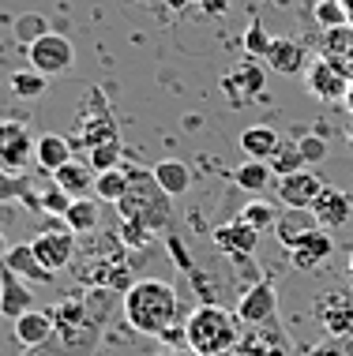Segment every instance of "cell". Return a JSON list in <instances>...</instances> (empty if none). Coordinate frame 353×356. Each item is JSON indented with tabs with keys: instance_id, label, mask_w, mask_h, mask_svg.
Returning <instances> with one entry per match:
<instances>
[{
	"instance_id": "cell-1",
	"label": "cell",
	"mask_w": 353,
	"mask_h": 356,
	"mask_svg": "<svg viewBox=\"0 0 353 356\" xmlns=\"http://www.w3.org/2000/svg\"><path fill=\"white\" fill-rule=\"evenodd\" d=\"M124 319L136 334L147 338H162L166 330H173L180 319V293L162 277H139L124 293Z\"/></svg>"
},
{
	"instance_id": "cell-2",
	"label": "cell",
	"mask_w": 353,
	"mask_h": 356,
	"mask_svg": "<svg viewBox=\"0 0 353 356\" xmlns=\"http://www.w3.org/2000/svg\"><path fill=\"white\" fill-rule=\"evenodd\" d=\"M117 214H120V221H132V225L147 229L150 236L173 233V203H169V195L158 188L155 172L128 169V191H124V199L117 203Z\"/></svg>"
},
{
	"instance_id": "cell-3",
	"label": "cell",
	"mask_w": 353,
	"mask_h": 356,
	"mask_svg": "<svg viewBox=\"0 0 353 356\" xmlns=\"http://www.w3.org/2000/svg\"><path fill=\"white\" fill-rule=\"evenodd\" d=\"M241 319L222 304H199L185 319V349L196 356H222L241 341Z\"/></svg>"
},
{
	"instance_id": "cell-4",
	"label": "cell",
	"mask_w": 353,
	"mask_h": 356,
	"mask_svg": "<svg viewBox=\"0 0 353 356\" xmlns=\"http://www.w3.org/2000/svg\"><path fill=\"white\" fill-rule=\"evenodd\" d=\"M102 143H120V131H117V120H113V109L106 102V94L98 86H91L87 98L79 105V147H102Z\"/></svg>"
},
{
	"instance_id": "cell-5",
	"label": "cell",
	"mask_w": 353,
	"mask_h": 356,
	"mask_svg": "<svg viewBox=\"0 0 353 356\" xmlns=\"http://www.w3.org/2000/svg\"><path fill=\"white\" fill-rule=\"evenodd\" d=\"M38 136L26 128V120H0V172L23 177V169L34 161Z\"/></svg>"
},
{
	"instance_id": "cell-6",
	"label": "cell",
	"mask_w": 353,
	"mask_h": 356,
	"mask_svg": "<svg viewBox=\"0 0 353 356\" xmlns=\"http://www.w3.org/2000/svg\"><path fill=\"white\" fill-rule=\"evenodd\" d=\"M350 72H342L335 60H327V56H316V60L308 64V72H304V86H308V94L323 105H338L346 102L350 94Z\"/></svg>"
},
{
	"instance_id": "cell-7",
	"label": "cell",
	"mask_w": 353,
	"mask_h": 356,
	"mask_svg": "<svg viewBox=\"0 0 353 356\" xmlns=\"http://www.w3.org/2000/svg\"><path fill=\"white\" fill-rule=\"evenodd\" d=\"M312 312H316L320 326L331 338H350L353 334V293L350 289H327V293H320Z\"/></svg>"
},
{
	"instance_id": "cell-8",
	"label": "cell",
	"mask_w": 353,
	"mask_h": 356,
	"mask_svg": "<svg viewBox=\"0 0 353 356\" xmlns=\"http://www.w3.org/2000/svg\"><path fill=\"white\" fill-rule=\"evenodd\" d=\"M26 60H31L34 72H42L45 79H49V75H61V72H68L75 64V45L64 34L49 31L45 38H38L31 49H26Z\"/></svg>"
},
{
	"instance_id": "cell-9",
	"label": "cell",
	"mask_w": 353,
	"mask_h": 356,
	"mask_svg": "<svg viewBox=\"0 0 353 356\" xmlns=\"http://www.w3.org/2000/svg\"><path fill=\"white\" fill-rule=\"evenodd\" d=\"M31 248H34L38 263H42L49 274H61L75 263V233L68 225L64 229H42V233L31 240Z\"/></svg>"
},
{
	"instance_id": "cell-10",
	"label": "cell",
	"mask_w": 353,
	"mask_h": 356,
	"mask_svg": "<svg viewBox=\"0 0 353 356\" xmlns=\"http://www.w3.org/2000/svg\"><path fill=\"white\" fill-rule=\"evenodd\" d=\"M237 319H241L248 330L279 319V293H274V285L263 282V277L248 285L241 293V300H237Z\"/></svg>"
},
{
	"instance_id": "cell-11",
	"label": "cell",
	"mask_w": 353,
	"mask_h": 356,
	"mask_svg": "<svg viewBox=\"0 0 353 356\" xmlns=\"http://www.w3.org/2000/svg\"><path fill=\"white\" fill-rule=\"evenodd\" d=\"M222 94L230 98L233 105H252L260 102L267 94V75L260 68V60H252L248 56L244 64H237V68H230L222 75Z\"/></svg>"
},
{
	"instance_id": "cell-12",
	"label": "cell",
	"mask_w": 353,
	"mask_h": 356,
	"mask_svg": "<svg viewBox=\"0 0 353 356\" xmlns=\"http://www.w3.org/2000/svg\"><path fill=\"white\" fill-rule=\"evenodd\" d=\"M327 188L323 180L316 177L312 169H301V172H290V177H279L274 180V191H279V203L285 210H312L316 195Z\"/></svg>"
},
{
	"instance_id": "cell-13",
	"label": "cell",
	"mask_w": 353,
	"mask_h": 356,
	"mask_svg": "<svg viewBox=\"0 0 353 356\" xmlns=\"http://www.w3.org/2000/svg\"><path fill=\"white\" fill-rule=\"evenodd\" d=\"M331 252H335V240H331L327 229L316 225V229H308V233L290 248V266H293V270L312 274V270H320V266L327 263Z\"/></svg>"
},
{
	"instance_id": "cell-14",
	"label": "cell",
	"mask_w": 353,
	"mask_h": 356,
	"mask_svg": "<svg viewBox=\"0 0 353 356\" xmlns=\"http://www.w3.org/2000/svg\"><path fill=\"white\" fill-rule=\"evenodd\" d=\"M308 214H312V221H316L320 229H342L353 218V199L342 188H323Z\"/></svg>"
},
{
	"instance_id": "cell-15",
	"label": "cell",
	"mask_w": 353,
	"mask_h": 356,
	"mask_svg": "<svg viewBox=\"0 0 353 356\" xmlns=\"http://www.w3.org/2000/svg\"><path fill=\"white\" fill-rule=\"evenodd\" d=\"M260 236L263 233H256L252 225H244L241 218H233V221H226V225H218L211 240H214V248L222 255H256V248H260Z\"/></svg>"
},
{
	"instance_id": "cell-16",
	"label": "cell",
	"mask_w": 353,
	"mask_h": 356,
	"mask_svg": "<svg viewBox=\"0 0 353 356\" xmlns=\"http://www.w3.org/2000/svg\"><path fill=\"white\" fill-rule=\"evenodd\" d=\"M263 60H267V68L279 72V75H301V72H308V49H304L301 42H293V38H274Z\"/></svg>"
},
{
	"instance_id": "cell-17",
	"label": "cell",
	"mask_w": 353,
	"mask_h": 356,
	"mask_svg": "<svg viewBox=\"0 0 353 356\" xmlns=\"http://www.w3.org/2000/svg\"><path fill=\"white\" fill-rule=\"evenodd\" d=\"M26 312H34V293L26 289L23 277H15L8 266H0V315H8L15 323Z\"/></svg>"
},
{
	"instance_id": "cell-18",
	"label": "cell",
	"mask_w": 353,
	"mask_h": 356,
	"mask_svg": "<svg viewBox=\"0 0 353 356\" xmlns=\"http://www.w3.org/2000/svg\"><path fill=\"white\" fill-rule=\"evenodd\" d=\"M94 180H98V172H94L91 165H83V161H75V158L53 172V184L61 188L64 195H72V199L94 195Z\"/></svg>"
},
{
	"instance_id": "cell-19",
	"label": "cell",
	"mask_w": 353,
	"mask_h": 356,
	"mask_svg": "<svg viewBox=\"0 0 353 356\" xmlns=\"http://www.w3.org/2000/svg\"><path fill=\"white\" fill-rule=\"evenodd\" d=\"M53 338V315L49 312H26L15 319V341L23 345V349H38V345H45Z\"/></svg>"
},
{
	"instance_id": "cell-20",
	"label": "cell",
	"mask_w": 353,
	"mask_h": 356,
	"mask_svg": "<svg viewBox=\"0 0 353 356\" xmlns=\"http://www.w3.org/2000/svg\"><path fill=\"white\" fill-rule=\"evenodd\" d=\"M0 266H8V270H12L15 277H23V282H53V274L38 263L31 244H12L8 248V259Z\"/></svg>"
},
{
	"instance_id": "cell-21",
	"label": "cell",
	"mask_w": 353,
	"mask_h": 356,
	"mask_svg": "<svg viewBox=\"0 0 353 356\" xmlns=\"http://www.w3.org/2000/svg\"><path fill=\"white\" fill-rule=\"evenodd\" d=\"M34 161H38V169L42 172H53L61 169V165H68L72 161V139H64V136H38V147H34Z\"/></svg>"
},
{
	"instance_id": "cell-22",
	"label": "cell",
	"mask_w": 353,
	"mask_h": 356,
	"mask_svg": "<svg viewBox=\"0 0 353 356\" xmlns=\"http://www.w3.org/2000/svg\"><path fill=\"white\" fill-rule=\"evenodd\" d=\"M241 150H244V158H256V161H271V154L279 150V143L282 136L274 128H267V124H252V128H244L241 131Z\"/></svg>"
},
{
	"instance_id": "cell-23",
	"label": "cell",
	"mask_w": 353,
	"mask_h": 356,
	"mask_svg": "<svg viewBox=\"0 0 353 356\" xmlns=\"http://www.w3.org/2000/svg\"><path fill=\"white\" fill-rule=\"evenodd\" d=\"M155 180H158V188L166 191L169 199H177V195H185L188 188H192V169L185 165V161H173V158H166V161H158L155 169Z\"/></svg>"
},
{
	"instance_id": "cell-24",
	"label": "cell",
	"mask_w": 353,
	"mask_h": 356,
	"mask_svg": "<svg viewBox=\"0 0 353 356\" xmlns=\"http://www.w3.org/2000/svg\"><path fill=\"white\" fill-rule=\"evenodd\" d=\"M353 53V26H335V31H320V56L335 60L346 72V60Z\"/></svg>"
},
{
	"instance_id": "cell-25",
	"label": "cell",
	"mask_w": 353,
	"mask_h": 356,
	"mask_svg": "<svg viewBox=\"0 0 353 356\" xmlns=\"http://www.w3.org/2000/svg\"><path fill=\"white\" fill-rule=\"evenodd\" d=\"M98 221H102V203L94 195L72 199L68 214H64V225H68L72 233H94V229H98Z\"/></svg>"
},
{
	"instance_id": "cell-26",
	"label": "cell",
	"mask_w": 353,
	"mask_h": 356,
	"mask_svg": "<svg viewBox=\"0 0 353 356\" xmlns=\"http://www.w3.org/2000/svg\"><path fill=\"white\" fill-rule=\"evenodd\" d=\"M308 229H316V221H312L308 210H290V214H282L279 221H274V236H279V244L285 248V252H290Z\"/></svg>"
},
{
	"instance_id": "cell-27",
	"label": "cell",
	"mask_w": 353,
	"mask_h": 356,
	"mask_svg": "<svg viewBox=\"0 0 353 356\" xmlns=\"http://www.w3.org/2000/svg\"><path fill=\"white\" fill-rule=\"evenodd\" d=\"M271 180H274L271 165H267V161H256V158H248L244 165L233 169V184L241 188V191H248V195H260Z\"/></svg>"
},
{
	"instance_id": "cell-28",
	"label": "cell",
	"mask_w": 353,
	"mask_h": 356,
	"mask_svg": "<svg viewBox=\"0 0 353 356\" xmlns=\"http://www.w3.org/2000/svg\"><path fill=\"white\" fill-rule=\"evenodd\" d=\"M49 31H53V23H49L42 12H23V15L12 23V34H15V42L23 45V49H31L38 38H45Z\"/></svg>"
},
{
	"instance_id": "cell-29",
	"label": "cell",
	"mask_w": 353,
	"mask_h": 356,
	"mask_svg": "<svg viewBox=\"0 0 353 356\" xmlns=\"http://www.w3.org/2000/svg\"><path fill=\"white\" fill-rule=\"evenodd\" d=\"M124 191H128V169L117 165L109 172H98V180H94V199L98 203H120Z\"/></svg>"
},
{
	"instance_id": "cell-30",
	"label": "cell",
	"mask_w": 353,
	"mask_h": 356,
	"mask_svg": "<svg viewBox=\"0 0 353 356\" xmlns=\"http://www.w3.org/2000/svg\"><path fill=\"white\" fill-rule=\"evenodd\" d=\"M271 172L274 177H290V172H301L304 169V158H301V147H297V139H282L279 143V150L271 154Z\"/></svg>"
},
{
	"instance_id": "cell-31",
	"label": "cell",
	"mask_w": 353,
	"mask_h": 356,
	"mask_svg": "<svg viewBox=\"0 0 353 356\" xmlns=\"http://www.w3.org/2000/svg\"><path fill=\"white\" fill-rule=\"evenodd\" d=\"M12 199H23L31 210H42L38 195L31 191V180H26V177H12V172H0V203H12Z\"/></svg>"
},
{
	"instance_id": "cell-32",
	"label": "cell",
	"mask_w": 353,
	"mask_h": 356,
	"mask_svg": "<svg viewBox=\"0 0 353 356\" xmlns=\"http://www.w3.org/2000/svg\"><path fill=\"white\" fill-rule=\"evenodd\" d=\"M237 218H241L244 225H252L256 233H267V229H274V221H279V210H274L271 203H263V199H252V203L241 207Z\"/></svg>"
},
{
	"instance_id": "cell-33",
	"label": "cell",
	"mask_w": 353,
	"mask_h": 356,
	"mask_svg": "<svg viewBox=\"0 0 353 356\" xmlns=\"http://www.w3.org/2000/svg\"><path fill=\"white\" fill-rule=\"evenodd\" d=\"M312 19H316L320 31L350 26V15H346V8H342V0H316V8H312Z\"/></svg>"
},
{
	"instance_id": "cell-34",
	"label": "cell",
	"mask_w": 353,
	"mask_h": 356,
	"mask_svg": "<svg viewBox=\"0 0 353 356\" xmlns=\"http://www.w3.org/2000/svg\"><path fill=\"white\" fill-rule=\"evenodd\" d=\"M45 86H49V83H45V75L34 72V68L12 72V94H15V98H42Z\"/></svg>"
},
{
	"instance_id": "cell-35",
	"label": "cell",
	"mask_w": 353,
	"mask_h": 356,
	"mask_svg": "<svg viewBox=\"0 0 353 356\" xmlns=\"http://www.w3.org/2000/svg\"><path fill=\"white\" fill-rule=\"evenodd\" d=\"M241 42H244V53L252 56V60H263V56H267V49H271V42H274V38L263 31V23H260V19H252V23L244 26V38H241Z\"/></svg>"
},
{
	"instance_id": "cell-36",
	"label": "cell",
	"mask_w": 353,
	"mask_h": 356,
	"mask_svg": "<svg viewBox=\"0 0 353 356\" xmlns=\"http://www.w3.org/2000/svg\"><path fill=\"white\" fill-rule=\"evenodd\" d=\"M87 165L94 169V172H109V169H117L120 165V143H102V147H94V150H87Z\"/></svg>"
},
{
	"instance_id": "cell-37",
	"label": "cell",
	"mask_w": 353,
	"mask_h": 356,
	"mask_svg": "<svg viewBox=\"0 0 353 356\" xmlns=\"http://www.w3.org/2000/svg\"><path fill=\"white\" fill-rule=\"evenodd\" d=\"M297 147H301L304 169L320 165V161L327 158V143H323V136H301V139H297Z\"/></svg>"
},
{
	"instance_id": "cell-38",
	"label": "cell",
	"mask_w": 353,
	"mask_h": 356,
	"mask_svg": "<svg viewBox=\"0 0 353 356\" xmlns=\"http://www.w3.org/2000/svg\"><path fill=\"white\" fill-rule=\"evenodd\" d=\"M38 203H42V210L45 214H56V218H64L68 214V207H72V195H64L61 188H49V191H42V195H38Z\"/></svg>"
},
{
	"instance_id": "cell-39",
	"label": "cell",
	"mask_w": 353,
	"mask_h": 356,
	"mask_svg": "<svg viewBox=\"0 0 353 356\" xmlns=\"http://www.w3.org/2000/svg\"><path fill=\"white\" fill-rule=\"evenodd\" d=\"M147 240H150L147 229L132 225V221H120V244H128V248H143Z\"/></svg>"
},
{
	"instance_id": "cell-40",
	"label": "cell",
	"mask_w": 353,
	"mask_h": 356,
	"mask_svg": "<svg viewBox=\"0 0 353 356\" xmlns=\"http://www.w3.org/2000/svg\"><path fill=\"white\" fill-rule=\"evenodd\" d=\"M230 4L233 0H192V8L203 15H222V12H230Z\"/></svg>"
},
{
	"instance_id": "cell-41",
	"label": "cell",
	"mask_w": 353,
	"mask_h": 356,
	"mask_svg": "<svg viewBox=\"0 0 353 356\" xmlns=\"http://www.w3.org/2000/svg\"><path fill=\"white\" fill-rule=\"evenodd\" d=\"M4 259H8V236L0 233V263H4Z\"/></svg>"
},
{
	"instance_id": "cell-42",
	"label": "cell",
	"mask_w": 353,
	"mask_h": 356,
	"mask_svg": "<svg viewBox=\"0 0 353 356\" xmlns=\"http://www.w3.org/2000/svg\"><path fill=\"white\" fill-rule=\"evenodd\" d=\"M162 356H196V353H188V349H166Z\"/></svg>"
},
{
	"instance_id": "cell-43",
	"label": "cell",
	"mask_w": 353,
	"mask_h": 356,
	"mask_svg": "<svg viewBox=\"0 0 353 356\" xmlns=\"http://www.w3.org/2000/svg\"><path fill=\"white\" fill-rule=\"evenodd\" d=\"M342 105H346V109L353 113V79H350V94H346V102H342Z\"/></svg>"
},
{
	"instance_id": "cell-44",
	"label": "cell",
	"mask_w": 353,
	"mask_h": 356,
	"mask_svg": "<svg viewBox=\"0 0 353 356\" xmlns=\"http://www.w3.org/2000/svg\"><path fill=\"white\" fill-rule=\"evenodd\" d=\"M342 8H346V15H350V26H353V0H342Z\"/></svg>"
},
{
	"instance_id": "cell-45",
	"label": "cell",
	"mask_w": 353,
	"mask_h": 356,
	"mask_svg": "<svg viewBox=\"0 0 353 356\" xmlns=\"http://www.w3.org/2000/svg\"><path fill=\"white\" fill-rule=\"evenodd\" d=\"M346 263H350V282H353V252H350V259H346Z\"/></svg>"
},
{
	"instance_id": "cell-46",
	"label": "cell",
	"mask_w": 353,
	"mask_h": 356,
	"mask_svg": "<svg viewBox=\"0 0 353 356\" xmlns=\"http://www.w3.org/2000/svg\"><path fill=\"white\" fill-rule=\"evenodd\" d=\"M346 72L353 75V53H350V60H346Z\"/></svg>"
},
{
	"instance_id": "cell-47",
	"label": "cell",
	"mask_w": 353,
	"mask_h": 356,
	"mask_svg": "<svg viewBox=\"0 0 353 356\" xmlns=\"http://www.w3.org/2000/svg\"><path fill=\"white\" fill-rule=\"evenodd\" d=\"M274 4H293V0H274Z\"/></svg>"
},
{
	"instance_id": "cell-48",
	"label": "cell",
	"mask_w": 353,
	"mask_h": 356,
	"mask_svg": "<svg viewBox=\"0 0 353 356\" xmlns=\"http://www.w3.org/2000/svg\"><path fill=\"white\" fill-rule=\"evenodd\" d=\"M274 356H293V353H274Z\"/></svg>"
},
{
	"instance_id": "cell-49",
	"label": "cell",
	"mask_w": 353,
	"mask_h": 356,
	"mask_svg": "<svg viewBox=\"0 0 353 356\" xmlns=\"http://www.w3.org/2000/svg\"><path fill=\"white\" fill-rule=\"evenodd\" d=\"M350 143H353V128H350Z\"/></svg>"
}]
</instances>
